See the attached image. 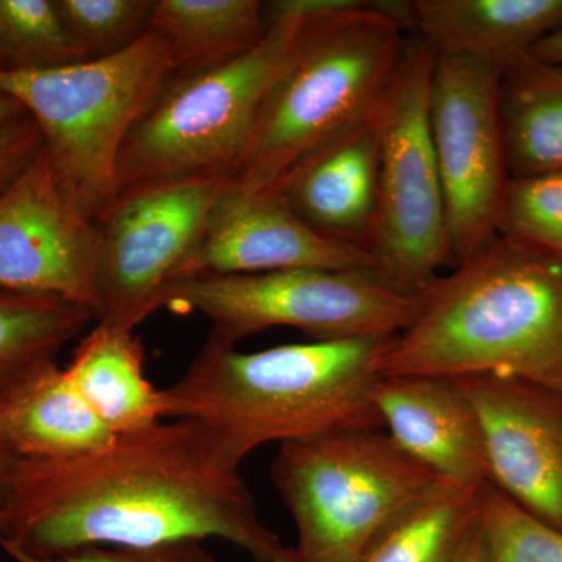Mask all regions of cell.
I'll list each match as a JSON object with an SVG mask.
<instances>
[{"mask_svg":"<svg viewBox=\"0 0 562 562\" xmlns=\"http://www.w3.org/2000/svg\"><path fill=\"white\" fill-rule=\"evenodd\" d=\"M239 468L190 419L117 435L79 457L16 458L0 503V542L52 558L222 539L272 562L286 547L262 522Z\"/></svg>","mask_w":562,"mask_h":562,"instance_id":"obj_1","label":"cell"},{"mask_svg":"<svg viewBox=\"0 0 562 562\" xmlns=\"http://www.w3.org/2000/svg\"><path fill=\"white\" fill-rule=\"evenodd\" d=\"M386 375H505L562 394V261L498 235L416 295Z\"/></svg>","mask_w":562,"mask_h":562,"instance_id":"obj_2","label":"cell"},{"mask_svg":"<svg viewBox=\"0 0 562 562\" xmlns=\"http://www.w3.org/2000/svg\"><path fill=\"white\" fill-rule=\"evenodd\" d=\"M390 339L284 344L241 351L206 338L162 390L165 419L199 422L233 461L269 443L383 430L373 405Z\"/></svg>","mask_w":562,"mask_h":562,"instance_id":"obj_3","label":"cell"},{"mask_svg":"<svg viewBox=\"0 0 562 562\" xmlns=\"http://www.w3.org/2000/svg\"><path fill=\"white\" fill-rule=\"evenodd\" d=\"M279 9L301 22L231 177L249 192L279 191L314 150L364 121L409 35L408 2L280 0Z\"/></svg>","mask_w":562,"mask_h":562,"instance_id":"obj_4","label":"cell"},{"mask_svg":"<svg viewBox=\"0 0 562 562\" xmlns=\"http://www.w3.org/2000/svg\"><path fill=\"white\" fill-rule=\"evenodd\" d=\"M172 74L168 41L149 31L110 57L32 72L0 70V92L36 122L55 176L95 221L116 194L125 138Z\"/></svg>","mask_w":562,"mask_h":562,"instance_id":"obj_5","label":"cell"},{"mask_svg":"<svg viewBox=\"0 0 562 562\" xmlns=\"http://www.w3.org/2000/svg\"><path fill=\"white\" fill-rule=\"evenodd\" d=\"M271 476L302 562H360L406 509L447 482L375 428L280 443Z\"/></svg>","mask_w":562,"mask_h":562,"instance_id":"obj_6","label":"cell"},{"mask_svg":"<svg viewBox=\"0 0 562 562\" xmlns=\"http://www.w3.org/2000/svg\"><path fill=\"white\" fill-rule=\"evenodd\" d=\"M299 22L277 18L269 21L265 40L246 54L173 72L124 140L116 194L165 181L232 177Z\"/></svg>","mask_w":562,"mask_h":562,"instance_id":"obj_7","label":"cell"},{"mask_svg":"<svg viewBox=\"0 0 562 562\" xmlns=\"http://www.w3.org/2000/svg\"><path fill=\"white\" fill-rule=\"evenodd\" d=\"M435 47L409 33L401 61L371 111L379 139L373 271L417 295L453 262L446 199L428 120Z\"/></svg>","mask_w":562,"mask_h":562,"instance_id":"obj_8","label":"cell"},{"mask_svg":"<svg viewBox=\"0 0 562 562\" xmlns=\"http://www.w3.org/2000/svg\"><path fill=\"white\" fill-rule=\"evenodd\" d=\"M160 308L202 314L210 338L232 347L277 327L295 328L312 341L391 339L412 321L416 295L373 269H295L172 281Z\"/></svg>","mask_w":562,"mask_h":562,"instance_id":"obj_9","label":"cell"},{"mask_svg":"<svg viewBox=\"0 0 562 562\" xmlns=\"http://www.w3.org/2000/svg\"><path fill=\"white\" fill-rule=\"evenodd\" d=\"M502 70L490 63L438 54L428 92L432 149L446 199L453 265L498 236L509 177L501 116Z\"/></svg>","mask_w":562,"mask_h":562,"instance_id":"obj_10","label":"cell"},{"mask_svg":"<svg viewBox=\"0 0 562 562\" xmlns=\"http://www.w3.org/2000/svg\"><path fill=\"white\" fill-rule=\"evenodd\" d=\"M228 179L165 181L114 195L94 221L99 258L95 324L135 331L161 310L162 291Z\"/></svg>","mask_w":562,"mask_h":562,"instance_id":"obj_11","label":"cell"},{"mask_svg":"<svg viewBox=\"0 0 562 562\" xmlns=\"http://www.w3.org/2000/svg\"><path fill=\"white\" fill-rule=\"evenodd\" d=\"M0 288L98 314V233L44 151L0 195Z\"/></svg>","mask_w":562,"mask_h":562,"instance_id":"obj_12","label":"cell"},{"mask_svg":"<svg viewBox=\"0 0 562 562\" xmlns=\"http://www.w3.org/2000/svg\"><path fill=\"white\" fill-rule=\"evenodd\" d=\"M295 269H373L369 251L324 238L280 192L244 191L225 181L172 281L199 276H258Z\"/></svg>","mask_w":562,"mask_h":562,"instance_id":"obj_13","label":"cell"},{"mask_svg":"<svg viewBox=\"0 0 562 562\" xmlns=\"http://www.w3.org/2000/svg\"><path fill=\"white\" fill-rule=\"evenodd\" d=\"M458 380L482 428L490 483L562 531V394L505 375Z\"/></svg>","mask_w":562,"mask_h":562,"instance_id":"obj_14","label":"cell"},{"mask_svg":"<svg viewBox=\"0 0 562 562\" xmlns=\"http://www.w3.org/2000/svg\"><path fill=\"white\" fill-rule=\"evenodd\" d=\"M373 405L395 446L428 471L447 482L491 484L479 416L458 380L382 376Z\"/></svg>","mask_w":562,"mask_h":562,"instance_id":"obj_15","label":"cell"},{"mask_svg":"<svg viewBox=\"0 0 562 562\" xmlns=\"http://www.w3.org/2000/svg\"><path fill=\"white\" fill-rule=\"evenodd\" d=\"M277 192L324 238L369 251L379 206V139L371 114L314 150Z\"/></svg>","mask_w":562,"mask_h":562,"instance_id":"obj_16","label":"cell"},{"mask_svg":"<svg viewBox=\"0 0 562 562\" xmlns=\"http://www.w3.org/2000/svg\"><path fill=\"white\" fill-rule=\"evenodd\" d=\"M409 33L501 70L562 24V0H409Z\"/></svg>","mask_w":562,"mask_h":562,"instance_id":"obj_17","label":"cell"},{"mask_svg":"<svg viewBox=\"0 0 562 562\" xmlns=\"http://www.w3.org/2000/svg\"><path fill=\"white\" fill-rule=\"evenodd\" d=\"M116 436L58 364L38 373L0 408V443L14 458L79 457L103 449Z\"/></svg>","mask_w":562,"mask_h":562,"instance_id":"obj_18","label":"cell"},{"mask_svg":"<svg viewBox=\"0 0 562 562\" xmlns=\"http://www.w3.org/2000/svg\"><path fill=\"white\" fill-rule=\"evenodd\" d=\"M88 406L114 435L165 420L162 390L144 372V349L135 331L95 324L65 368Z\"/></svg>","mask_w":562,"mask_h":562,"instance_id":"obj_19","label":"cell"},{"mask_svg":"<svg viewBox=\"0 0 562 562\" xmlns=\"http://www.w3.org/2000/svg\"><path fill=\"white\" fill-rule=\"evenodd\" d=\"M498 116L512 179L562 173V63L525 55L503 69Z\"/></svg>","mask_w":562,"mask_h":562,"instance_id":"obj_20","label":"cell"},{"mask_svg":"<svg viewBox=\"0 0 562 562\" xmlns=\"http://www.w3.org/2000/svg\"><path fill=\"white\" fill-rule=\"evenodd\" d=\"M149 27L168 41L173 72H187L254 49L269 22L258 0H155Z\"/></svg>","mask_w":562,"mask_h":562,"instance_id":"obj_21","label":"cell"},{"mask_svg":"<svg viewBox=\"0 0 562 562\" xmlns=\"http://www.w3.org/2000/svg\"><path fill=\"white\" fill-rule=\"evenodd\" d=\"M94 314L49 295L0 288V408L90 327Z\"/></svg>","mask_w":562,"mask_h":562,"instance_id":"obj_22","label":"cell"},{"mask_svg":"<svg viewBox=\"0 0 562 562\" xmlns=\"http://www.w3.org/2000/svg\"><path fill=\"white\" fill-rule=\"evenodd\" d=\"M483 487L439 483L406 509L360 562H457L479 527Z\"/></svg>","mask_w":562,"mask_h":562,"instance_id":"obj_23","label":"cell"},{"mask_svg":"<svg viewBox=\"0 0 562 562\" xmlns=\"http://www.w3.org/2000/svg\"><path fill=\"white\" fill-rule=\"evenodd\" d=\"M0 52L7 70H47L87 61L55 0H0Z\"/></svg>","mask_w":562,"mask_h":562,"instance_id":"obj_24","label":"cell"},{"mask_svg":"<svg viewBox=\"0 0 562 562\" xmlns=\"http://www.w3.org/2000/svg\"><path fill=\"white\" fill-rule=\"evenodd\" d=\"M479 528L487 562H562V531L487 484Z\"/></svg>","mask_w":562,"mask_h":562,"instance_id":"obj_25","label":"cell"},{"mask_svg":"<svg viewBox=\"0 0 562 562\" xmlns=\"http://www.w3.org/2000/svg\"><path fill=\"white\" fill-rule=\"evenodd\" d=\"M498 235L562 261V173L509 180Z\"/></svg>","mask_w":562,"mask_h":562,"instance_id":"obj_26","label":"cell"},{"mask_svg":"<svg viewBox=\"0 0 562 562\" xmlns=\"http://www.w3.org/2000/svg\"><path fill=\"white\" fill-rule=\"evenodd\" d=\"M88 60L127 49L150 31L155 0H55Z\"/></svg>","mask_w":562,"mask_h":562,"instance_id":"obj_27","label":"cell"},{"mask_svg":"<svg viewBox=\"0 0 562 562\" xmlns=\"http://www.w3.org/2000/svg\"><path fill=\"white\" fill-rule=\"evenodd\" d=\"M14 562H216L202 542H176L157 547H87L61 557L43 558L9 542H0Z\"/></svg>","mask_w":562,"mask_h":562,"instance_id":"obj_28","label":"cell"},{"mask_svg":"<svg viewBox=\"0 0 562 562\" xmlns=\"http://www.w3.org/2000/svg\"><path fill=\"white\" fill-rule=\"evenodd\" d=\"M43 151V135L29 114L0 127V195Z\"/></svg>","mask_w":562,"mask_h":562,"instance_id":"obj_29","label":"cell"},{"mask_svg":"<svg viewBox=\"0 0 562 562\" xmlns=\"http://www.w3.org/2000/svg\"><path fill=\"white\" fill-rule=\"evenodd\" d=\"M528 57L541 61L562 63V24L550 32L546 38L539 41Z\"/></svg>","mask_w":562,"mask_h":562,"instance_id":"obj_30","label":"cell"},{"mask_svg":"<svg viewBox=\"0 0 562 562\" xmlns=\"http://www.w3.org/2000/svg\"><path fill=\"white\" fill-rule=\"evenodd\" d=\"M457 562H487L486 549H484L482 532H480L479 527L469 538Z\"/></svg>","mask_w":562,"mask_h":562,"instance_id":"obj_31","label":"cell"},{"mask_svg":"<svg viewBox=\"0 0 562 562\" xmlns=\"http://www.w3.org/2000/svg\"><path fill=\"white\" fill-rule=\"evenodd\" d=\"M25 114H27V111L22 109L20 102L0 92V127L10 124V122L20 120V117L25 116Z\"/></svg>","mask_w":562,"mask_h":562,"instance_id":"obj_32","label":"cell"},{"mask_svg":"<svg viewBox=\"0 0 562 562\" xmlns=\"http://www.w3.org/2000/svg\"><path fill=\"white\" fill-rule=\"evenodd\" d=\"M14 461H16V458L0 443V503H2L3 497H5Z\"/></svg>","mask_w":562,"mask_h":562,"instance_id":"obj_33","label":"cell"},{"mask_svg":"<svg viewBox=\"0 0 562 562\" xmlns=\"http://www.w3.org/2000/svg\"><path fill=\"white\" fill-rule=\"evenodd\" d=\"M272 562H302V560L299 558V554L295 553L294 547H286V550Z\"/></svg>","mask_w":562,"mask_h":562,"instance_id":"obj_34","label":"cell"},{"mask_svg":"<svg viewBox=\"0 0 562 562\" xmlns=\"http://www.w3.org/2000/svg\"><path fill=\"white\" fill-rule=\"evenodd\" d=\"M0 70H7L5 58H3L2 52H0Z\"/></svg>","mask_w":562,"mask_h":562,"instance_id":"obj_35","label":"cell"}]
</instances>
